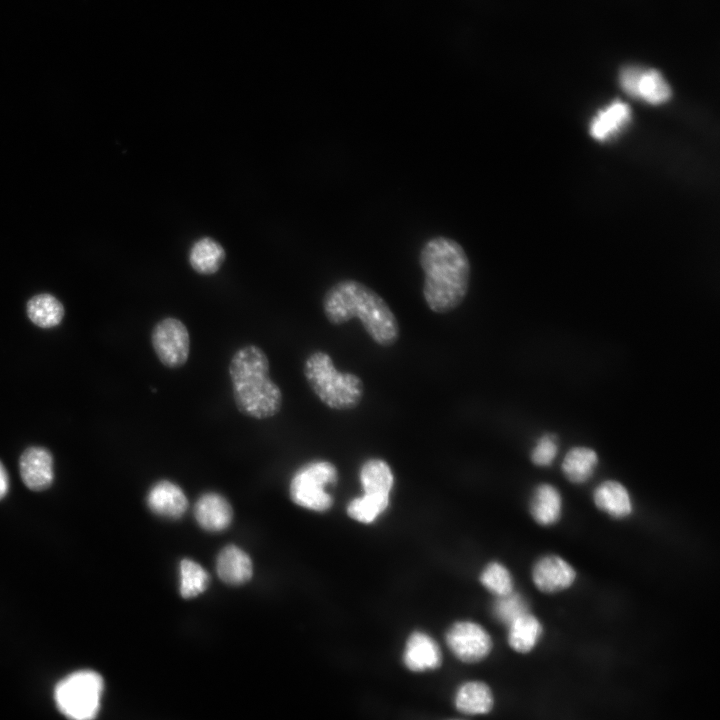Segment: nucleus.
<instances>
[{
  "label": "nucleus",
  "instance_id": "20",
  "mask_svg": "<svg viewBox=\"0 0 720 720\" xmlns=\"http://www.w3.org/2000/svg\"><path fill=\"white\" fill-rule=\"evenodd\" d=\"M456 708L465 714H485L493 707V695L483 682L472 681L463 684L455 696Z\"/></svg>",
  "mask_w": 720,
  "mask_h": 720
},
{
  "label": "nucleus",
  "instance_id": "6",
  "mask_svg": "<svg viewBox=\"0 0 720 720\" xmlns=\"http://www.w3.org/2000/svg\"><path fill=\"white\" fill-rule=\"evenodd\" d=\"M337 480V469L329 461L313 460L302 465L290 482V496L299 506L314 511H325L332 505L327 488Z\"/></svg>",
  "mask_w": 720,
  "mask_h": 720
},
{
  "label": "nucleus",
  "instance_id": "28",
  "mask_svg": "<svg viewBox=\"0 0 720 720\" xmlns=\"http://www.w3.org/2000/svg\"><path fill=\"white\" fill-rule=\"evenodd\" d=\"M527 606L521 596L511 592L498 597L493 611L496 618L507 626L517 617L527 612Z\"/></svg>",
  "mask_w": 720,
  "mask_h": 720
},
{
  "label": "nucleus",
  "instance_id": "14",
  "mask_svg": "<svg viewBox=\"0 0 720 720\" xmlns=\"http://www.w3.org/2000/svg\"><path fill=\"white\" fill-rule=\"evenodd\" d=\"M147 502L154 513L168 518L182 516L188 507L181 488L168 480L159 481L151 488Z\"/></svg>",
  "mask_w": 720,
  "mask_h": 720
},
{
  "label": "nucleus",
  "instance_id": "11",
  "mask_svg": "<svg viewBox=\"0 0 720 720\" xmlns=\"http://www.w3.org/2000/svg\"><path fill=\"white\" fill-rule=\"evenodd\" d=\"M575 571L559 556L541 558L533 567L532 578L542 592L554 593L568 588L575 580Z\"/></svg>",
  "mask_w": 720,
  "mask_h": 720
},
{
  "label": "nucleus",
  "instance_id": "5",
  "mask_svg": "<svg viewBox=\"0 0 720 720\" xmlns=\"http://www.w3.org/2000/svg\"><path fill=\"white\" fill-rule=\"evenodd\" d=\"M103 679L94 671L80 670L63 678L55 687L59 710L71 720H93L100 707Z\"/></svg>",
  "mask_w": 720,
  "mask_h": 720
},
{
  "label": "nucleus",
  "instance_id": "29",
  "mask_svg": "<svg viewBox=\"0 0 720 720\" xmlns=\"http://www.w3.org/2000/svg\"><path fill=\"white\" fill-rule=\"evenodd\" d=\"M558 445L554 436L546 434L540 437L531 452V460L535 465L548 466L557 456Z\"/></svg>",
  "mask_w": 720,
  "mask_h": 720
},
{
  "label": "nucleus",
  "instance_id": "15",
  "mask_svg": "<svg viewBox=\"0 0 720 720\" xmlns=\"http://www.w3.org/2000/svg\"><path fill=\"white\" fill-rule=\"evenodd\" d=\"M216 568L220 579L230 585L243 584L253 574L250 557L235 545H228L220 551Z\"/></svg>",
  "mask_w": 720,
  "mask_h": 720
},
{
  "label": "nucleus",
  "instance_id": "16",
  "mask_svg": "<svg viewBox=\"0 0 720 720\" xmlns=\"http://www.w3.org/2000/svg\"><path fill=\"white\" fill-rule=\"evenodd\" d=\"M226 253L223 246L211 237H201L190 247L188 262L198 274L208 276L219 271L225 261Z\"/></svg>",
  "mask_w": 720,
  "mask_h": 720
},
{
  "label": "nucleus",
  "instance_id": "10",
  "mask_svg": "<svg viewBox=\"0 0 720 720\" xmlns=\"http://www.w3.org/2000/svg\"><path fill=\"white\" fill-rule=\"evenodd\" d=\"M19 469L24 484L31 490H44L53 481L52 455L43 447L27 448L20 456Z\"/></svg>",
  "mask_w": 720,
  "mask_h": 720
},
{
  "label": "nucleus",
  "instance_id": "22",
  "mask_svg": "<svg viewBox=\"0 0 720 720\" xmlns=\"http://www.w3.org/2000/svg\"><path fill=\"white\" fill-rule=\"evenodd\" d=\"M598 463L596 452L588 447H574L568 451L562 462V470L573 483H584L593 474Z\"/></svg>",
  "mask_w": 720,
  "mask_h": 720
},
{
  "label": "nucleus",
  "instance_id": "13",
  "mask_svg": "<svg viewBox=\"0 0 720 720\" xmlns=\"http://www.w3.org/2000/svg\"><path fill=\"white\" fill-rule=\"evenodd\" d=\"M232 515L229 502L216 493L202 495L194 507V516L197 522L208 531L224 530L231 523Z\"/></svg>",
  "mask_w": 720,
  "mask_h": 720
},
{
  "label": "nucleus",
  "instance_id": "19",
  "mask_svg": "<svg viewBox=\"0 0 720 720\" xmlns=\"http://www.w3.org/2000/svg\"><path fill=\"white\" fill-rule=\"evenodd\" d=\"M630 116L627 104L614 101L593 118L590 133L593 138L604 141L617 133L630 120Z\"/></svg>",
  "mask_w": 720,
  "mask_h": 720
},
{
  "label": "nucleus",
  "instance_id": "18",
  "mask_svg": "<svg viewBox=\"0 0 720 720\" xmlns=\"http://www.w3.org/2000/svg\"><path fill=\"white\" fill-rule=\"evenodd\" d=\"M360 482L364 494L389 496L393 486V473L386 461L367 459L360 468Z\"/></svg>",
  "mask_w": 720,
  "mask_h": 720
},
{
  "label": "nucleus",
  "instance_id": "27",
  "mask_svg": "<svg viewBox=\"0 0 720 720\" xmlns=\"http://www.w3.org/2000/svg\"><path fill=\"white\" fill-rule=\"evenodd\" d=\"M480 580L489 591L498 597L510 594L513 590V581L509 571L497 562L486 566Z\"/></svg>",
  "mask_w": 720,
  "mask_h": 720
},
{
  "label": "nucleus",
  "instance_id": "24",
  "mask_svg": "<svg viewBox=\"0 0 720 720\" xmlns=\"http://www.w3.org/2000/svg\"><path fill=\"white\" fill-rule=\"evenodd\" d=\"M26 309L29 319L42 328L58 325L64 316L63 305L50 294H39L32 297L28 301Z\"/></svg>",
  "mask_w": 720,
  "mask_h": 720
},
{
  "label": "nucleus",
  "instance_id": "17",
  "mask_svg": "<svg viewBox=\"0 0 720 720\" xmlns=\"http://www.w3.org/2000/svg\"><path fill=\"white\" fill-rule=\"evenodd\" d=\"M596 506L615 518H624L632 511V503L626 488L617 481H604L594 491Z\"/></svg>",
  "mask_w": 720,
  "mask_h": 720
},
{
  "label": "nucleus",
  "instance_id": "4",
  "mask_svg": "<svg viewBox=\"0 0 720 720\" xmlns=\"http://www.w3.org/2000/svg\"><path fill=\"white\" fill-rule=\"evenodd\" d=\"M304 377L316 397L328 408L350 411L360 405L365 394L361 377L341 372L326 351L314 350L303 365Z\"/></svg>",
  "mask_w": 720,
  "mask_h": 720
},
{
  "label": "nucleus",
  "instance_id": "30",
  "mask_svg": "<svg viewBox=\"0 0 720 720\" xmlns=\"http://www.w3.org/2000/svg\"><path fill=\"white\" fill-rule=\"evenodd\" d=\"M8 491V476L7 472L0 462V499L3 498Z\"/></svg>",
  "mask_w": 720,
  "mask_h": 720
},
{
  "label": "nucleus",
  "instance_id": "21",
  "mask_svg": "<svg viewBox=\"0 0 720 720\" xmlns=\"http://www.w3.org/2000/svg\"><path fill=\"white\" fill-rule=\"evenodd\" d=\"M530 512L534 520L544 526L554 524L561 514V496L558 490L550 484H541L536 487L531 503Z\"/></svg>",
  "mask_w": 720,
  "mask_h": 720
},
{
  "label": "nucleus",
  "instance_id": "25",
  "mask_svg": "<svg viewBox=\"0 0 720 720\" xmlns=\"http://www.w3.org/2000/svg\"><path fill=\"white\" fill-rule=\"evenodd\" d=\"M209 584V575L205 569L190 559L180 563V593L184 598H192L204 592Z\"/></svg>",
  "mask_w": 720,
  "mask_h": 720
},
{
  "label": "nucleus",
  "instance_id": "1",
  "mask_svg": "<svg viewBox=\"0 0 720 720\" xmlns=\"http://www.w3.org/2000/svg\"><path fill=\"white\" fill-rule=\"evenodd\" d=\"M419 264L422 295L429 310L442 315L460 307L471 280V264L464 248L451 238L433 237L422 246Z\"/></svg>",
  "mask_w": 720,
  "mask_h": 720
},
{
  "label": "nucleus",
  "instance_id": "26",
  "mask_svg": "<svg viewBox=\"0 0 720 720\" xmlns=\"http://www.w3.org/2000/svg\"><path fill=\"white\" fill-rule=\"evenodd\" d=\"M388 503L389 496L363 494L349 503L347 512L359 522L371 523L387 508Z\"/></svg>",
  "mask_w": 720,
  "mask_h": 720
},
{
  "label": "nucleus",
  "instance_id": "2",
  "mask_svg": "<svg viewBox=\"0 0 720 720\" xmlns=\"http://www.w3.org/2000/svg\"><path fill=\"white\" fill-rule=\"evenodd\" d=\"M322 310L334 326L359 319L368 336L381 347H391L400 338V324L389 304L358 280L342 279L330 286L324 293Z\"/></svg>",
  "mask_w": 720,
  "mask_h": 720
},
{
  "label": "nucleus",
  "instance_id": "8",
  "mask_svg": "<svg viewBox=\"0 0 720 720\" xmlns=\"http://www.w3.org/2000/svg\"><path fill=\"white\" fill-rule=\"evenodd\" d=\"M446 641L455 656L466 663L484 659L492 648L489 634L480 625L469 621L455 623L448 630Z\"/></svg>",
  "mask_w": 720,
  "mask_h": 720
},
{
  "label": "nucleus",
  "instance_id": "9",
  "mask_svg": "<svg viewBox=\"0 0 720 720\" xmlns=\"http://www.w3.org/2000/svg\"><path fill=\"white\" fill-rule=\"evenodd\" d=\"M619 81L627 94L651 104L664 103L671 95L668 83L654 69H643L636 66L625 67L620 72Z\"/></svg>",
  "mask_w": 720,
  "mask_h": 720
},
{
  "label": "nucleus",
  "instance_id": "12",
  "mask_svg": "<svg viewBox=\"0 0 720 720\" xmlns=\"http://www.w3.org/2000/svg\"><path fill=\"white\" fill-rule=\"evenodd\" d=\"M403 661L414 672L435 669L441 664V652L430 636L414 632L407 640Z\"/></svg>",
  "mask_w": 720,
  "mask_h": 720
},
{
  "label": "nucleus",
  "instance_id": "23",
  "mask_svg": "<svg viewBox=\"0 0 720 720\" xmlns=\"http://www.w3.org/2000/svg\"><path fill=\"white\" fill-rule=\"evenodd\" d=\"M508 642L517 652H529L537 643L542 627L536 617L528 612L520 615L509 625Z\"/></svg>",
  "mask_w": 720,
  "mask_h": 720
},
{
  "label": "nucleus",
  "instance_id": "3",
  "mask_svg": "<svg viewBox=\"0 0 720 720\" xmlns=\"http://www.w3.org/2000/svg\"><path fill=\"white\" fill-rule=\"evenodd\" d=\"M228 373L233 401L240 413L264 420L280 412L283 394L270 377L269 358L262 348L256 344L238 348L230 359Z\"/></svg>",
  "mask_w": 720,
  "mask_h": 720
},
{
  "label": "nucleus",
  "instance_id": "7",
  "mask_svg": "<svg viewBox=\"0 0 720 720\" xmlns=\"http://www.w3.org/2000/svg\"><path fill=\"white\" fill-rule=\"evenodd\" d=\"M152 348L158 360L169 369L186 364L190 354V334L178 318L167 316L157 321L150 334Z\"/></svg>",
  "mask_w": 720,
  "mask_h": 720
}]
</instances>
